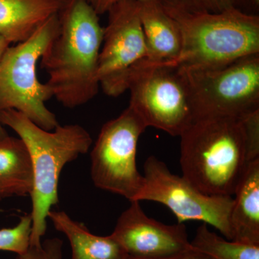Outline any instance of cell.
Masks as SVG:
<instances>
[{
    "label": "cell",
    "mask_w": 259,
    "mask_h": 259,
    "mask_svg": "<svg viewBox=\"0 0 259 259\" xmlns=\"http://www.w3.org/2000/svg\"><path fill=\"white\" fill-rule=\"evenodd\" d=\"M66 0H0V35L11 44L25 41L60 12Z\"/></svg>",
    "instance_id": "cell-13"
},
{
    "label": "cell",
    "mask_w": 259,
    "mask_h": 259,
    "mask_svg": "<svg viewBox=\"0 0 259 259\" xmlns=\"http://www.w3.org/2000/svg\"><path fill=\"white\" fill-rule=\"evenodd\" d=\"M59 30L41 58L53 97L69 109L93 100L100 89L97 71L103 28L87 0H66L58 13Z\"/></svg>",
    "instance_id": "cell-1"
},
{
    "label": "cell",
    "mask_w": 259,
    "mask_h": 259,
    "mask_svg": "<svg viewBox=\"0 0 259 259\" xmlns=\"http://www.w3.org/2000/svg\"><path fill=\"white\" fill-rule=\"evenodd\" d=\"M180 137L182 176L204 194L232 197L250 162L241 117H194Z\"/></svg>",
    "instance_id": "cell-2"
},
{
    "label": "cell",
    "mask_w": 259,
    "mask_h": 259,
    "mask_svg": "<svg viewBox=\"0 0 259 259\" xmlns=\"http://www.w3.org/2000/svg\"><path fill=\"white\" fill-rule=\"evenodd\" d=\"M59 25L56 14L26 40L10 46L0 59V111L17 110L49 131H54L59 122L46 105L53 95L47 83L39 81L37 64Z\"/></svg>",
    "instance_id": "cell-5"
},
{
    "label": "cell",
    "mask_w": 259,
    "mask_h": 259,
    "mask_svg": "<svg viewBox=\"0 0 259 259\" xmlns=\"http://www.w3.org/2000/svg\"><path fill=\"white\" fill-rule=\"evenodd\" d=\"M31 232L30 214L20 218L14 228L0 230V250L13 252L18 255L23 254L30 245Z\"/></svg>",
    "instance_id": "cell-19"
},
{
    "label": "cell",
    "mask_w": 259,
    "mask_h": 259,
    "mask_svg": "<svg viewBox=\"0 0 259 259\" xmlns=\"http://www.w3.org/2000/svg\"><path fill=\"white\" fill-rule=\"evenodd\" d=\"M167 13L203 14L221 13L233 8V0H161Z\"/></svg>",
    "instance_id": "cell-18"
},
{
    "label": "cell",
    "mask_w": 259,
    "mask_h": 259,
    "mask_svg": "<svg viewBox=\"0 0 259 259\" xmlns=\"http://www.w3.org/2000/svg\"><path fill=\"white\" fill-rule=\"evenodd\" d=\"M233 195V241L259 245V158L248 163Z\"/></svg>",
    "instance_id": "cell-14"
},
{
    "label": "cell",
    "mask_w": 259,
    "mask_h": 259,
    "mask_svg": "<svg viewBox=\"0 0 259 259\" xmlns=\"http://www.w3.org/2000/svg\"><path fill=\"white\" fill-rule=\"evenodd\" d=\"M144 177V186L136 201L159 202L174 213L178 223L201 221L233 241L230 223L233 197L203 193L183 176L174 175L164 162L153 156L145 162Z\"/></svg>",
    "instance_id": "cell-9"
},
{
    "label": "cell",
    "mask_w": 259,
    "mask_h": 259,
    "mask_svg": "<svg viewBox=\"0 0 259 259\" xmlns=\"http://www.w3.org/2000/svg\"><path fill=\"white\" fill-rule=\"evenodd\" d=\"M33 187L31 160L20 138L0 141V202L10 197L30 195Z\"/></svg>",
    "instance_id": "cell-16"
},
{
    "label": "cell",
    "mask_w": 259,
    "mask_h": 259,
    "mask_svg": "<svg viewBox=\"0 0 259 259\" xmlns=\"http://www.w3.org/2000/svg\"><path fill=\"white\" fill-rule=\"evenodd\" d=\"M182 69L190 86L194 118L241 117L259 110V54L243 56L221 67Z\"/></svg>",
    "instance_id": "cell-8"
},
{
    "label": "cell",
    "mask_w": 259,
    "mask_h": 259,
    "mask_svg": "<svg viewBox=\"0 0 259 259\" xmlns=\"http://www.w3.org/2000/svg\"><path fill=\"white\" fill-rule=\"evenodd\" d=\"M11 44L3 35H0V59Z\"/></svg>",
    "instance_id": "cell-25"
},
{
    "label": "cell",
    "mask_w": 259,
    "mask_h": 259,
    "mask_svg": "<svg viewBox=\"0 0 259 259\" xmlns=\"http://www.w3.org/2000/svg\"><path fill=\"white\" fill-rule=\"evenodd\" d=\"M62 243L61 240L54 238L40 245L30 244L25 253L18 255V259H61Z\"/></svg>",
    "instance_id": "cell-21"
},
{
    "label": "cell",
    "mask_w": 259,
    "mask_h": 259,
    "mask_svg": "<svg viewBox=\"0 0 259 259\" xmlns=\"http://www.w3.org/2000/svg\"><path fill=\"white\" fill-rule=\"evenodd\" d=\"M233 6L245 14L259 16V0H233Z\"/></svg>",
    "instance_id": "cell-22"
},
{
    "label": "cell",
    "mask_w": 259,
    "mask_h": 259,
    "mask_svg": "<svg viewBox=\"0 0 259 259\" xmlns=\"http://www.w3.org/2000/svg\"><path fill=\"white\" fill-rule=\"evenodd\" d=\"M168 14L182 33L177 65L182 69L221 67L243 56L259 54V16L233 8L218 13Z\"/></svg>",
    "instance_id": "cell-4"
},
{
    "label": "cell",
    "mask_w": 259,
    "mask_h": 259,
    "mask_svg": "<svg viewBox=\"0 0 259 259\" xmlns=\"http://www.w3.org/2000/svg\"><path fill=\"white\" fill-rule=\"evenodd\" d=\"M87 1L96 12L97 15H101L107 13L114 5L120 2V0H87Z\"/></svg>",
    "instance_id": "cell-23"
},
{
    "label": "cell",
    "mask_w": 259,
    "mask_h": 259,
    "mask_svg": "<svg viewBox=\"0 0 259 259\" xmlns=\"http://www.w3.org/2000/svg\"><path fill=\"white\" fill-rule=\"evenodd\" d=\"M125 259H138L132 258V257L127 256ZM161 259H212L207 256V255L204 254L202 252L199 250L193 249L189 250V251L185 252V253H181V254L174 255V256L168 257V258Z\"/></svg>",
    "instance_id": "cell-24"
},
{
    "label": "cell",
    "mask_w": 259,
    "mask_h": 259,
    "mask_svg": "<svg viewBox=\"0 0 259 259\" xmlns=\"http://www.w3.org/2000/svg\"><path fill=\"white\" fill-rule=\"evenodd\" d=\"M48 218L64 233L71 248V259H125L128 255L111 235L93 234L83 224L62 211H50Z\"/></svg>",
    "instance_id": "cell-15"
},
{
    "label": "cell",
    "mask_w": 259,
    "mask_h": 259,
    "mask_svg": "<svg viewBox=\"0 0 259 259\" xmlns=\"http://www.w3.org/2000/svg\"><path fill=\"white\" fill-rule=\"evenodd\" d=\"M111 236L127 255L138 259H161L193 249L183 223L166 225L145 214L132 201L120 214Z\"/></svg>",
    "instance_id": "cell-11"
},
{
    "label": "cell",
    "mask_w": 259,
    "mask_h": 259,
    "mask_svg": "<svg viewBox=\"0 0 259 259\" xmlns=\"http://www.w3.org/2000/svg\"><path fill=\"white\" fill-rule=\"evenodd\" d=\"M125 89L131 93L129 106L148 127L180 136L193 120L188 80L176 64L145 59L129 70Z\"/></svg>",
    "instance_id": "cell-6"
},
{
    "label": "cell",
    "mask_w": 259,
    "mask_h": 259,
    "mask_svg": "<svg viewBox=\"0 0 259 259\" xmlns=\"http://www.w3.org/2000/svg\"><path fill=\"white\" fill-rule=\"evenodd\" d=\"M191 244L212 259H259V245L229 241L209 231L204 223L197 228Z\"/></svg>",
    "instance_id": "cell-17"
},
{
    "label": "cell",
    "mask_w": 259,
    "mask_h": 259,
    "mask_svg": "<svg viewBox=\"0 0 259 259\" xmlns=\"http://www.w3.org/2000/svg\"><path fill=\"white\" fill-rule=\"evenodd\" d=\"M148 60L177 64L182 37L176 20L167 13L161 0H136Z\"/></svg>",
    "instance_id": "cell-12"
},
{
    "label": "cell",
    "mask_w": 259,
    "mask_h": 259,
    "mask_svg": "<svg viewBox=\"0 0 259 259\" xmlns=\"http://www.w3.org/2000/svg\"><path fill=\"white\" fill-rule=\"evenodd\" d=\"M8 136H9V135L7 133L6 130L3 127V124L0 122V141H3V139H6Z\"/></svg>",
    "instance_id": "cell-26"
},
{
    "label": "cell",
    "mask_w": 259,
    "mask_h": 259,
    "mask_svg": "<svg viewBox=\"0 0 259 259\" xmlns=\"http://www.w3.org/2000/svg\"><path fill=\"white\" fill-rule=\"evenodd\" d=\"M0 122L18 135L30 154L33 173L30 244L40 245L47 231L48 214L59 202L61 171L68 163L88 152L93 139L82 126L59 125L51 132L15 110H1Z\"/></svg>",
    "instance_id": "cell-3"
},
{
    "label": "cell",
    "mask_w": 259,
    "mask_h": 259,
    "mask_svg": "<svg viewBox=\"0 0 259 259\" xmlns=\"http://www.w3.org/2000/svg\"><path fill=\"white\" fill-rule=\"evenodd\" d=\"M147 125L132 107L102 126L91 152V176L97 188L136 201L144 183L137 168L139 140Z\"/></svg>",
    "instance_id": "cell-7"
},
{
    "label": "cell",
    "mask_w": 259,
    "mask_h": 259,
    "mask_svg": "<svg viewBox=\"0 0 259 259\" xmlns=\"http://www.w3.org/2000/svg\"><path fill=\"white\" fill-rule=\"evenodd\" d=\"M107 13L97 76L104 93L115 97L125 93L129 70L148 59V53L136 0H120Z\"/></svg>",
    "instance_id": "cell-10"
},
{
    "label": "cell",
    "mask_w": 259,
    "mask_h": 259,
    "mask_svg": "<svg viewBox=\"0 0 259 259\" xmlns=\"http://www.w3.org/2000/svg\"><path fill=\"white\" fill-rule=\"evenodd\" d=\"M246 137L249 161L259 158V110L241 117Z\"/></svg>",
    "instance_id": "cell-20"
}]
</instances>
